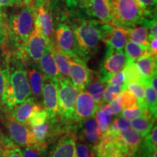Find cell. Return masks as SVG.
<instances>
[{
	"label": "cell",
	"instance_id": "6da1fadb",
	"mask_svg": "<svg viewBox=\"0 0 157 157\" xmlns=\"http://www.w3.org/2000/svg\"><path fill=\"white\" fill-rule=\"evenodd\" d=\"M2 57L7 71L5 104L8 110L32 95L27 76L29 66L16 55H2Z\"/></svg>",
	"mask_w": 157,
	"mask_h": 157
},
{
	"label": "cell",
	"instance_id": "7a4b0ae2",
	"mask_svg": "<svg viewBox=\"0 0 157 157\" xmlns=\"http://www.w3.org/2000/svg\"><path fill=\"white\" fill-rule=\"evenodd\" d=\"M7 38L0 48L2 52L22 50L34 29L35 9L24 4L16 6L7 15Z\"/></svg>",
	"mask_w": 157,
	"mask_h": 157
},
{
	"label": "cell",
	"instance_id": "3957f363",
	"mask_svg": "<svg viewBox=\"0 0 157 157\" xmlns=\"http://www.w3.org/2000/svg\"><path fill=\"white\" fill-rule=\"evenodd\" d=\"M103 25L98 20L78 18L71 25L78 50L86 61L97 52L103 42Z\"/></svg>",
	"mask_w": 157,
	"mask_h": 157
},
{
	"label": "cell",
	"instance_id": "277c9868",
	"mask_svg": "<svg viewBox=\"0 0 157 157\" xmlns=\"http://www.w3.org/2000/svg\"><path fill=\"white\" fill-rule=\"evenodd\" d=\"M112 23L129 29L140 24L146 17L135 0H111Z\"/></svg>",
	"mask_w": 157,
	"mask_h": 157
},
{
	"label": "cell",
	"instance_id": "5b68a950",
	"mask_svg": "<svg viewBox=\"0 0 157 157\" xmlns=\"http://www.w3.org/2000/svg\"><path fill=\"white\" fill-rule=\"evenodd\" d=\"M78 93L69 78L61 77L58 79L59 116L66 124L75 121L74 108Z\"/></svg>",
	"mask_w": 157,
	"mask_h": 157
},
{
	"label": "cell",
	"instance_id": "8992f818",
	"mask_svg": "<svg viewBox=\"0 0 157 157\" xmlns=\"http://www.w3.org/2000/svg\"><path fill=\"white\" fill-rule=\"evenodd\" d=\"M0 118L9 135V138L15 144L21 148L36 144V139L29 125L15 121L8 114L7 111L0 113Z\"/></svg>",
	"mask_w": 157,
	"mask_h": 157
},
{
	"label": "cell",
	"instance_id": "52a82bcc",
	"mask_svg": "<svg viewBox=\"0 0 157 157\" xmlns=\"http://www.w3.org/2000/svg\"><path fill=\"white\" fill-rule=\"evenodd\" d=\"M54 41L58 48L69 58H82L71 26L66 23H59L55 30Z\"/></svg>",
	"mask_w": 157,
	"mask_h": 157
},
{
	"label": "cell",
	"instance_id": "ba28073f",
	"mask_svg": "<svg viewBox=\"0 0 157 157\" xmlns=\"http://www.w3.org/2000/svg\"><path fill=\"white\" fill-rule=\"evenodd\" d=\"M34 25L49 44L54 42V17L50 8V2H44L35 7Z\"/></svg>",
	"mask_w": 157,
	"mask_h": 157
},
{
	"label": "cell",
	"instance_id": "9c48e42d",
	"mask_svg": "<svg viewBox=\"0 0 157 157\" xmlns=\"http://www.w3.org/2000/svg\"><path fill=\"white\" fill-rule=\"evenodd\" d=\"M49 42L34 25V29L23 47V51L25 61L29 66H38L41 57Z\"/></svg>",
	"mask_w": 157,
	"mask_h": 157
},
{
	"label": "cell",
	"instance_id": "30bf717a",
	"mask_svg": "<svg viewBox=\"0 0 157 157\" xmlns=\"http://www.w3.org/2000/svg\"><path fill=\"white\" fill-rule=\"evenodd\" d=\"M126 63V57L123 50L107 48L101 65L99 75L101 81L105 84L108 78L123 69Z\"/></svg>",
	"mask_w": 157,
	"mask_h": 157
},
{
	"label": "cell",
	"instance_id": "8fae6325",
	"mask_svg": "<svg viewBox=\"0 0 157 157\" xmlns=\"http://www.w3.org/2000/svg\"><path fill=\"white\" fill-rule=\"evenodd\" d=\"M42 98L43 106L50 119L59 116L58 80H54L43 76Z\"/></svg>",
	"mask_w": 157,
	"mask_h": 157
},
{
	"label": "cell",
	"instance_id": "7c38bea8",
	"mask_svg": "<svg viewBox=\"0 0 157 157\" xmlns=\"http://www.w3.org/2000/svg\"><path fill=\"white\" fill-rule=\"evenodd\" d=\"M85 13L103 23H112L111 0H79Z\"/></svg>",
	"mask_w": 157,
	"mask_h": 157
},
{
	"label": "cell",
	"instance_id": "4fadbf2b",
	"mask_svg": "<svg viewBox=\"0 0 157 157\" xmlns=\"http://www.w3.org/2000/svg\"><path fill=\"white\" fill-rule=\"evenodd\" d=\"M91 74L92 71L87 66L86 60L82 58H69L68 76L71 82L78 91L85 89Z\"/></svg>",
	"mask_w": 157,
	"mask_h": 157
},
{
	"label": "cell",
	"instance_id": "5bb4252c",
	"mask_svg": "<svg viewBox=\"0 0 157 157\" xmlns=\"http://www.w3.org/2000/svg\"><path fill=\"white\" fill-rule=\"evenodd\" d=\"M76 133L74 129L65 132L44 157H76Z\"/></svg>",
	"mask_w": 157,
	"mask_h": 157
},
{
	"label": "cell",
	"instance_id": "9a60e30c",
	"mask_svg": "<svg viewBox=\"0 0 157 157\" xmlns=\"http://www.w3.org/2000/svg\"><path fill=\"white\" fill-rule=\"evenodd\" d=\"M111 136L124 154L134 156H136L143 139V137L132 127Z\"/></svg>",
	"mask_w": 157,
	"mask_h": 157
},
{
	"label": "cell",
	"instance_id": "2e32d148",
	"mask_svg": "<svg viewBox=\"0 0 157 157\" xmlns=\"http://www.w3.org/2000/svg\"><path fill=\"white\" fill-rule=\"evenodd\" d=\"M129 41L127 29L113 24L104 23L103 42L107 48L117 50H123L125 44Z\"/></svg>",
	"mask_w": 157,
	"mask_h": 157
},
{
	"label": "cell",
	"instance_id": "e0dca14e",
	"mask_svg": "<svg viewBox=\"0 0 157 157\" xmlns=\"http://www.w3.org/2000/svg\"><path fill=\"white\" fill-rule=\"evenodd\" d=\"M98 108L93 96L86 90L78 93L74 108V119L76 122H81L84 119L94 117Z\"/></svg>",
	"mask_w": 157,
	"mask_h": 157
},
{
	"label": "cell",
	"instance_id": "ac0fdd59",
	"mask_svg": "<svg viewBox=\"0 0 157 157\" xmlns=\"http://www.w3.org/2000/svg\"><path fill=\"white\" fill-rule=\"evenodd\" d=\"M42 107L43 105L39 102L36 101L33 97H31L23 103L7 110V112L15 121L27 124L33 113Z\"/></svg>",
	"mask_w": 157,
	"mask_h": 157
},
{
	"label": "cell",
	"instance_id": "d6986e66",
	"mask_svg": "<svg viewBox=\"0 0 157 157\" xmlns=\"http://www.w3.org/2000/svg\"><path fill=\"white\" fill-rule=\"evenodd\" d=\"M81 122L82 123V129L78 135H76V137L95 148L101 140V135L98 130L95 118L90 117Z\"/></svg>",
	"mask_w": 157,
	"mask_h": 157
},
{
	"label": "cell",
	"instance_id": "ffe728a7",
	"mask_svg": "<svg viewBox=\"0 0 157 157\" xmlns=\"http://www.w3.org/2000/svg\"><path fill=\"white\" fill-rule=\"evenodd\" d=\"M38 67L43 76L46 77L54 80H58V78H61V76L57 68L50 44H48L45 48L42 56L39 60Z\"/></svg>",
	"mask_w": 157,
	"mask_h": 157
},
{
	"label": "cell",
	"instance_id": "44dd1931",
	"mask_svg": "<svg viewBox=\"0 0 157 157\" xmlns=\"http://www.w3.org/2000/svg\"><path fill=\"white\" fill-rule=\"evenodd\" d=\"M156 118L153 117L147 107H146L143 111V115L129 121L131 127L136 130L143 137H144L156 124Z\"/></svg>",
	"mask_w": 157,
	"mask_h": 157
},
{
	"label": "cell",
	"instance_id": "7402d4cb",
	"mask_svg": "<svg viewBox=\"0 0 157 157\" xmlns=\"http://www.w3.org/2000/svg\"><path fill=\"white\" fill-rule=\"evenodd\" d=\"M105 86L106 84L101 81L99 74H95L92 71L90 78L84 90L87 91L93 96L94 101L97 103L98 108L104 105L103 95Z\"/></svg>",
	"mask_w": 157,
	"mask_h": 157
},
{
	"label": "cell",
	"instance_id": "603a6c76",
	"mask_svg": "<svg viewBox=\"0 0 157 157\" xmlns=\"http://www.w3.org/2000/svg\"><path fill=\"white\" fill-rule=\"evenodd\" d=\"M27 76L32 97L38 101L42 98L43 74L36 66H29L27 69Z\"/></svg>",
	"mask_w": 157,
	"mask_h": 157
},
{
	"label": "cell",
	"instance_id": "cb8c5ba5",
	"mask_svg": "<svg viewBox=\"0 0 157 157\" xmlns=\"http://www.w3.org/2000/svg\"><path fill=\"white\" fill-rule=\"evenodd\" d=\"M124 48L127 62H135L143 57L152 56L148 47L136 44L131 41H128Z\"/></svg>",
	"mask_w": 157,
	"mask_h": 157
},
{
	"label": "cell",
	"instance_id": "d4e9b609",
	"mask_svg": "<svg viewBox=\"0 0 157 157\" xmlns=\"http://www.w3.org/2000/svg\"><path fill=\"white\" fill-rule=\"evenodd\" d=\"M135 63L144 82L156 74V57L153 56L143 57Z\"/></svg>",
	"mask_w": 157,
	"mask_h": 157
},
{
	"label": "cell",
	"instance_id": "484cf974",
	"mask_svg": "<svg viewBox=\"0 0 157 157\" xmlns=\"http://www.w3.org/2000/svg\"><path fill=\"white\" fill-rule=\"evenodd\" d=\"M127 31H128L129 41L143 46H149L150 40L148 37V29L146 23V18L140 24L127 29Z\"/></svg>",
	"mask_w": 157,
	"mask_h": 157
},
{
	"label": "cell",
	"instance_id": "4316f807",
	"mask_svg": "<svg viewBox=\"0 0 157 157\" xmlns=\"http://www.w3.org/2000/svg\"><path fill=\"white\" fill-rule=\"evenodd\" d=\"M50 45L52 54H53L54 60L55 62H56L57 68H58L60 76H61V77L69 78V76H68V73H69V58L58 48V46L55 43V41L53 42L50 43Z\"/></svg>",
	"mask_w": 157,
	"mask_h": 157
},
{
	"label": "cell",
	"instance_id": "83f0119b",
	"mask_svg": "<svg viewBox=\"0 0 157 157\" xmlns=\"http://www.w3.org/2000/svg\"><path fill=\"white\" fill-rule=\"evenodd\" d=\"M112 116L108 110V103L100 107L94 115L98 130L101 133V136L109 129L110 124L113 120Z\"/></svg>",
	"mask_w": 157,
	"mask_h": 157
},
{
	"label": "cell",
	"instance_id": "f1b7e54d",
	"mask_svg": "<svg viewBox=\"0 0 157 157\" xmlns=\"http://www.w3.org/2000/svg\"><path fill=\"white\" fill-rule=\"evenodd\" d=\"M1 155L0 157H23L21 149L9 137L2 134L0 135Z\"/></svg>",
	"mask_w": 157,
	"mask_h": 157
},
{
	"label": "cell",
	"instance_id": "f546056e",
	"mask_svg": "<svg viewBox=\"0 0 157 157\" xmlns=\"http://www.w3.org/2000/svg\"><path fill=\"white\" fill-rule=\"evenodd\" d=\"M144 98L145 105L151 113L153 117L156 118L157 114V90H154L147 82H144Z\"/></svg>",
	"mask_w": 157,
	"mask_h": 157
},
{
	"label": "cell",
	"instance_id": "4dcf8cb0",
	"mask_svg": "<svg viewBox=\"0 0 157 157\" xmlns=\"http://www.w3.org/2000/svg\"><path fill=\"white\" fill-rule=\"evenodd\" d=\"M122 71L125 78V85L133 82H139L143 84L144 82L135 62H127Z\"/></svg>",
	"mask_w": 157,
	"mask_h": 157
},
{
	"label": "cell",
	"instance_id": "1f68e13d",
	"mask_svg": "<svg viewBox=\"0 0 157 157\" xmlns=\"http://www.w3.org/2000/svg\"><path fill=\"white\" fill-rule=\"evenodd\" d=\"M7 79V71L4 59L0 52V113L7 111L5 104V92Z\"/></svg>",
	"mask_w": 157,
	"mask_h": 157
},
{
	"label": "cell",
	"instance_id": "d6a6232c",
	"mask_svg": "<svg viewBox=\"0 0 157 157\" xmlns=\"http://www.w3.org/2000/svg\"><path fill=\"white\" fill-rule=\"evenodd\" d=\"M129 127H130V121L121 116L112 120L107 132L111 135H115L119 132L126 130Z\"/></svg>",
	"mask_w": 157,
	"mask_h": 157
},
{
	"label": "cell",
	"instance_id": "836d02e7",
	"mask_svg": "<svg viewBox=\"0 0 157 157\" xmlns=\"http://www.w3.org/2000/svg\"><path fill=\"white\" fill-rule=\"evenodd\" d=\"M140 8L142 10L146 18L152 19L156 17V0H135Z\"/></svg>",
	"mask_w": 157,
	"mask_h": 157
},
{
	"label": "cell",
	"instance_id": "e575fe53",
	"mask_svg": "<svg viewBox=\"0 0 157 157\" xmlns=\"http://www.w3.org/2000/svg\"><path fill=\"white\" fill-rule=\"evenodd\" d=\"M119 97H120L121 105H122V109H133L139 106L136 97L129 90H123L119 94Z\"/></svg>",
	"mask_w": 157,
	"mask_h": 157
},
{
	"label": "cell",
	"instance_id": "d590c367",
	"mask_svg": "<svg viewBox=\"0 0 157 157\" xmlns=\"http://www.w3.org/2000/svg\"><path fill=\"white\" fill-rule=\"evenodd\" d=\"M144 140L141 143V146L148 149L149 151H154L157 149V127L156 124L153 126L151 129L148 134L143 137Z\"/></svg>",
	"mask_w": 157,
	"mask_h": 157
},
{
	"label": "cell",
	"instance_id": "8d00e7d4",
	"mask_svg": "<svg viewBox=\"0 0 157 157\" xmlns=\"http://www.w3.org/2000/svg\"><path fill=\"white\" fill-rule=\"evenodd\" d=\"M76 157H96L95 148L77 137L76 140Z\"/></svg>",
	"mask_w": 157,
	"mask_h": 157
},
{
	"label": "cell",
	"instance_id": "74e56055",
	"mask_svg": "<svg viewBox=\"0 0 157 157\" xmlns=\"http://www.w3.org/2000/svg\"><path fill=\"white\" fill-rule=\"evenodd\" d=\"M124 89L129 90L131 93L134 94L136 97L137 102L140 106H144L145 98H144V84L139 82H133L129 83L125 85Z\"/></svg>",
	"mask_w": 157,
	"mask_h": 157
},
{
	"label": "cell",
	"instance_id": "f35d334b",
	"mask_svg": "<svg viewBox=\"0 0 157 157\" xmlns=\"http://www.w3.org/2000/svg\"><path fill=\"white\" fill-rule=\"evenodd\" d=\"M124 90L122 85L118 84H109L105 87L103 91V100L104 103H109L114 98L117 97Z\"/></svg>",
	"mask_w": 157,
	"mask_h": 157
},
{
	"label": "cell",
	"instance_id": "ab89813d",
	"mask_svg": "<svg viewBox=\"0 0 157 157\" xmlns=\"http://www.w3.org/2000/svg\"><path fill=\"white\" fill-rule=\"evenodd\" d=\"M21 149L23 157H44V154L46 153V151L42 150L37 143L29 146L22 147Z\"/></svg>",
	"mask_w": 157,
	"mask_h": 157
},
{
	"label": "cell",
	"instance_id": "60d3db41",
	"mask_svg": "<svg viewBox=\"0 0 157 157\" xmlns=\"http://www.w3.org/2000/svg\"><path fill=\"white\" fill-rule=\"evenodd\" d=\"M7 38V14L0 8V48L6 42Z\"/></svg>",
	"mask_w": 157,
	"mask_h": 157
},
{
	"label": "cell",
	"instance_id": "b9f144b4",
	"mask_svg": "<svg viewBox=\"0 0 157 157\" xmlns=\"http://www.w3.org/2000/svg\"><path fill=\"white\" fill-rule=\"evenodd\" d=\"M146 107V105H144V106H140L139 105L136 109H122V111H121V117L130 121L132 119H134L135 118H137L140 117L141 115H143V111H144V109Z\"/></svg>",
	"mask_w": 157,
	"mask_h": 157
},
{
	"label": "cell",
	"instance_id": "7bdbcfd3",
	"mask_svg": "<svg viewBox=\"0 0 157 157\" xmlns=\"http://www.w3.org/2000/svg\"><path fill=\"white\" fill-rule=\"evenodd\" d=\"M108 110L111 115H117L122 111V105L119 95L114 98L112 101L108 103Z\"/></svg>",
	"mask_w": 157,
	"mask_h": 157
},
{
	"label": "cell",
	"instance_id": "ee69618b",
	"mask_svg": "<svg viewBox=\"0 0 157 157\" xmlns=\"http://www.w3.org/2000/svg\"><path fill=\"white\" fill-rule=\"evenodd\" d=\"M105 84L109 85V84H118V85H122L124 90L125 85V78L124 75L123 71L121 70V71L118 72L114 75L111 76L109 77L105 82Z\"/></svg>",
	"mask_w": 157,
	"mask_h": 157
},
{
	"label": "cell",
	"instance_id": "f6af8a7d",
	"mask_svg": "<svg viewBox=\"0 0 157 157\" xmlns=\"http://www.w3.org/2000/svg\"><path fill=\"white\" fill-rule=\"evenodd\" d=\"M146 23L148 29L149 40L157 39V23L156 17L152 19L146 18Z\"/></svg>",
	"mask_w": 157,
	"mask_h": 157
},
{
	"label": "cell",
	"instance_id": "bcb514c9",
	"mask_svg": "<svg viewBox=\"0 0 157 157\" xmlns=\"http://www.w3.org/2000/svg\"><path fill=\"white\" fill-rule=\"evenodd\" d=\"M23 4L22 0H0V8L3 9L9 7H16Z\"/></svg>",
	"mask_w": 157,
	"mask_h": 157
},
{
	"label": "cell",
	"instance_id": "7dc6e473",
	"mask_svg": "<svg viewBox=\"0 0 157 157\" xmlns=\"http://www.w3.org/2000/svg\"><path fill=\"white\" fill-rule=\"evenodd\" d=\"M149 49H150L153 56L156 57L157 56V39H152L149 42Z\"/></svg>",
	"mask_w": 157,
	"mask_h": 157
},
{
	"label": "cell",
	"instance_id": "c3c4849f",
	"mask_svg": "<svg viewBox=\"0 0 157 157\" xmlns=\"http://www.w3.org/2000/svg\"><path fill=\"white\" fill-rule=\"evenodd\" d=\"M147 82L150 84L151 87L154 88V90H157V86H156V83H157V78H156V74H154V76H151L150 78H148V80H146V82Z\"/></svg>",
	"mask_w": 157,
	"mask_h": 157
},
{
	"label": "cell",
	"instance_id": "681fc988",
	"mask_svg": "<svg viewBox=\"0 0 157 157\" xmlns=\"http://www.w3.org/2000/svg\"><path fill=\"white\" fill-rule=\"evenodd\" d=\"M65 1H66V6L69 8H73L79 3V0H65Z\"/></svg>",
	"mask_w": 157,
	"mask_h": 157
},
{
	"label": "cell",
	"instance_id": "f907efd6",
	"mask_svg": "<svg viewBox=\"0 0 157 157\" xmlns=\"http://www.w3.org/2000/svg\"><path fill=\"white\" fill-rule=\"evenodd\" d=\"M24 5H29V7L35 9V0H22Z\"/></svg>",
	"mask_w": 157,
	"mask_h": 157
},
{
	"label": "cell",
	"instance_id": "816d5d0a",
	"mask_svg": "<svg viewBox=\"0 0 157 157\" xmlns=\"http://www.w3.org/2000/svg\"><path fill=\"white\" fill-rule=\"evenodd\" d=\"M51 0H35V7L39 5H40L41 3L44 2H50Z\"/></svg>",
	"mask_w": 157,
	"mask_h": 157
},
{
	"label": "cell",
	"instance_id": "f5cc1de1",
	"mask_svg": "<svg viewBox=\"0 0 157 157\" xmlns=\"http://www.w3.org/2000/svg\"><path fill=\"white\" fill-rule=\"evenodd\" d=\"M0 135H1V133H0ZM0 155H1V144H0Z\"/></svg>",
	"mask_w": 157,
	"mask_h": 157
}]
</instances>
